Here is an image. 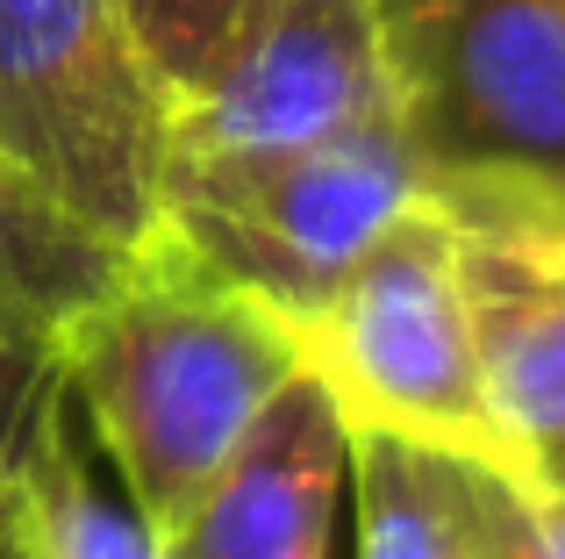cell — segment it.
Masks as SVG:
<instances>
[{"label":"cell","mask_w":565,"mask_h":559,"mask_svg":"<svg viewBox=\"0 0 565 559\" xmlns=\"http://www.w3.org/2000/svg\"><path fill=\"white\" fill-rule=\"evenodd\" d=\"M0 151L115 252L166 223L172 94L122 0H0Z\"/></svg>","instance_id":"3957f363"},{"label":"cell","mask_w":565,"mask_h":559,"mask_svg":"<svg viewBox=\"0 0 565 559\" xmlns=\"http://www.w3.org/2000/svg\"><path fill=\"white\" fill-rule=\"evenodd\" d=\"M380 36L429 201L565 230V0H380Z\"/></svg>","instance_id":"7a4b0ae2"},{"label":"cell","mask_w":565,"mask_h":559,"mask_svg":"<svg viewBox=\"0 0 565 559\" xmlns=\"http://www.w3.org/2000/svg\"><path fill=\"white\" fill-rule=\"evenodd\" d=\"M423 194V158L401 129V108H380L301 151L172 166L166 230L308 323L337 294V280L380 244V230Z\"/></svg>","instance_id":"5b68a950"},{"label":"cell","mask_w":565,"mask_h":559,"mask_svg":"<svg viewBox=\"0 0 565 559\" xmlns=\"http://www.w3.org/2000/svg\"><path fill=\"white\" fill-rule=\"evenodd\" d=\"M0 559H14V552H8V538H0Z\"/></svg>","instance_id":"e0dca14e"},{"label":"cell","mask_w":565,"mask_h":559,"mask_svg":"<svg viewBox=\"0 0 565 559\" xmlns=\"http://www.w3.org/2000/svg\"><path fill=\"white\" fill-rule=\"evenodd\" d=\"M472 559H537L523 517V474L515 466L480 460V531H472Z\"/></svg>","instance_id":"5bb4252c"},{"label":"cell","mask_w":565,"mask_h":559,"mask_svg":"<svg viewBox=\"0 0 565 559\" xmlns=\"http://www.w3.org/2000/svg\"><path fill=\"white\" fill-rule=\"evenodd\" d=\"M129 252L100 244L94 230H79L65 209L36 194V187L14 172V158L0 151V294L29 302L36 316H51L65 330L86 302L115 280Z\"/></svg>","instance_id":"8fae6325"},{"label":"cell","mask_w":565,"mask_h":559,"mask_svg":"<svg viewBox=\"0 0 565 559\" xmlns=\"http://www.w3.org/2000/svg\"><path fill=\"white\" fill-rule=\"evenodd\" d=\"M57 388H65V337H57V323L36 316L29 302H14V294H0V488L29 460Z\"/></svg>","instance_id":"7c38bea8"},{"label":"cell","mask_w":565,"mask_h":559,"mask_svg":"<svg viewBox=\"0 0 565 559\" xmlns=\"http://www.w3.org/2000/svg\"><path fill=\"white\" fill-rule=\"evenodd\" d=\"M394 108L380 0H250L215 65L172 101V166H236L322 144Z\"/></svg>","instance_id":"8992f818"},{"label":"cell","mask_w":565,"mask_h":559,"mask_svg":"<svg viewBox=\"0 0 565 559\" xmlns=\"http://www.w3.org/2000/svg\"><path fill=\"white\" fill-rule=\"evenodd\" d=\"M351 431V495H359V559H472L480 531V460L423 445L401 431Z\"/></svg>","instance_id":"30bf717a"},{"label":"cell","mask_w":565,"mask_h":559,"mask_svg":"<svg viewBox=\"0 0 565 559\" xmlns=\"http://www.w3.org/2000/svg\"><path fill=\"white\" fill-rule=\"evenodd\" d=\"M480 380L515 452L565 437V230L458 223Z\"/></svg>","instance_id":"ba28073f"},{"label":"cell","mask_w":565,"mask_h":559,"mask_svg":"<svg viewBox=\"0 0 565 559\" xmlns=\"http://www.w3.org/2000/svg\"><path fill=\"white\" fill-rule=\"evenodd\" d=\"M244 8H250V0H122L129 29H137L143 57H151V72L166 80L172 101H180L186 86L215 65L222 36L236 29V14H244Z\"/></svg>","instance_id":"4fadbf2b"},{"label":"cell","mask_w":565,"mask_h":559,"mask_svg":"<svg viewBox=\"0 0 565 559\" xmlns=\"http://www.w3.org/2000/svg\"><path fill=\"white\" fill-rule=\"evenodd\" d=\"M351 488V431L316 373L273 394L236 460L172 524V559H337V509Z\"/></svg>","instance_id":"52a82bcc"},{"label":"cell","mask_w":565,"mask_h":559,"mask_svg":"<svg viewBox=\"0 0 565 559\" xmlns=\"http://www.w3.org/2000/svg\"><path fill=\"white\" fill-rule=\"evenodd\" d=\"M0 538L14 559H172L166 531L108 466L72 380L57 388L29 460L0 488Z\"/></svg>","instance_id":"9c48e42d"},{"label":"cell","mask_w":565,"mask_h":559,"mask_svg":"<svg viewBox=\"0 0 565 559\" xmlns=\"http://www.w3.org/2000/svg\"><path fill=\"white\" fill-rule=\"evenodd\" d=\"M523 517H530V546H537V559H565V495L537 488V481L523 474Z\"/></svg>","instance_id":"9a60e30c"},{"label":"cell","mask_w":565,"mask_h":559,"mask_svg":"<svg viewBox=\"0 0 565 559\" xmlns=\"http://www.w3.org/2000/svg\"><path fill=\"white\" fill-rule=\"evenodd\" d=\"M301 330L308 373L330 388L344 423L515 466V445L487 409L458 223L429 194L380 230V244L337 280V294Z\"/></svg>","instance_id":"277c9868"},{"label":"cell","mask_w":565,"mask_h":559,"mask_svg":"<svg viewBox=\"0 0 565 559\" xmlns=\"http://www.w3.org/2000/svg\"><path fill=\"white\" fill-rule=\"evenodd\" d=\"M65 380L137 509L172 538L294 373L308 330L166 223L65 323Z\"/></svg>","instance_id":"6da1fadb"},{"label":"cell","mask_w":565,"mask_h":559,"mask_svg":"<svg viewBox=\"0 0 565 559\" xmlns=\"http://www.w3.org/2000/svg\"><path fill=\"white\" fill-rule=\"evenodd\" d=\"M515 474H530L537 488L565 495V437H544V445H523V452H515Z\"/></svg>","instance_id":"2e32d148"}]
</instances>
